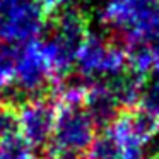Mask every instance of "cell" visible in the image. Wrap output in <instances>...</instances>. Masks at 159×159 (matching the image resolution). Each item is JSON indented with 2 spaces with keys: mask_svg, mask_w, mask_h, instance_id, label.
I'll use <instances>...</instances> for the list:
<instances>
[{
  "mask_svg": "<svg viewBox=\"0 0 159 159\" xmlns=\"http://www.w3.org/2000/svg\"><path fill=\"white\" fill-rule=\"evenodd\" d=\"M34 2L41 7L45 14H53V12H60L67 9L72 0H34Z\"/></svg>",
  "mask_w": 159,
  "mask_h": 159,
  "instance_id": "7c38bea8",
  "label": "cell"
},
{
  "mask_svg": "<svg viewBox=\"0 0 159 159\" xmlns=\"http://www.w3.org/2000/svg\"><path fill=\"white\" fill-rule=\"evenodd\" d=\"M151 50H152V57H154L152 70L156 74H159V17H157V26H156V34H154V39H152Z\"/></svg>",
  "mask_w": 159,
  "mask_h": 159,
  "instance_id": "4fadbf2b",
  "label": "cell"
},
{
  "mask_svg": "<svg viewBox=\"0 0 159 159\" xmlns=\"http://www.w3.org/2000/svg\"><path fill=\"white\" fill-rule=\"evenodd\" d=\"M139 110L144 111L147 116H151L159 125V79L144 86L140 103H139Z\"/></svg>",
  "mask_w": 159,
  "mask_h": 159,
  "instance_id": "8fae6325",
  "label": "cell"
},
{
  "mask_svg": "<svg viewBox=\"0 0 159 159\" xmlns=\"http://www.w3.org/2000/svg\"><path fill=\"white\" fill-rule=\"evenodd\" d=\"M84 108L93 118L96 128H108L120 113L116 101L111 94L110 84L106 80H94L87 84Z\"/></svg>",
  "mask_w": 159,
  "mask_h": 159,
  "instance_id": "ba28073f",
  "label": "cell"
},
{
  "mask_svg": "<svg viewBox=\"0 0 159 159\" xmlns=\"http://www.w3.org/2000/svg\"><path fill=\"white\" fill-rule=\"evenodd\" d=\"M0 159H34V149L17 132H12L0 137Z\"/></svg>",
  "mask_w": 159,
  "mask_h": 159,
  "instance_id": "9c48e42d",
  "label": "cell"
},
{
  "mask_svg": "<svg viewBox=\"0 0 159 159\" xmlns=\"http://www.w3.org/2000/svg\"><path fill=\"white\" fill-rule=\"evenodd\" d=\"M159 0H108L99 12V21L120 36L127 50L149 46L156 34Z\"/></svg>",
  "mask_w": 159,
  "mask_h": 159,
  "instance_id": "6da1fadb",
  "label": "cell"
},
{
  "mask_svg": "<svg viewBox=\"0 0 159 159\" xmlns=\"http://www.w3.org/2000/svg\"><path fill=\"white\" fill-rule=\"evenodd\" d=\"M58 84L41 39H33L17 46L16 75L12 86L19 96L24 98L22 101L43 98L45 91L52 93Z\"/></svg>",
  "mask_w": 159,
  "mask_h": 159,
  "instance_id": "7a4b0ae2",
  "label": "cell"
},
{
  "mask_svg": "<svg viewBox=\"0 0 159 159\" xmlns=\"http://www.w3.org/2000/svg\"><path fill=\"white\" fill-rule=\"evenodd\" d=\"M159 125L151 116L137 110L120 111L106 135L113 142L120 159H147V145Z\"/></svg>",
  "mask_w": 159,
  "mask_h": 159,
  "instance_id": "277c9868",
  "label": "cell"
},
{
  "mask_svg": "<svg viewBox=\"0 0 159 159\" xmlns=\"http://www.w3.org/2000/svg\"><path fill=\"white\" fill-rule=\"evenodd\" d=\"M96 125L86 111V108L60 106L57 104V118L50 145L84 159L96 140Z\"/></svg>",
  "mask_w": 159,
  "mask_h": 159,
  "instance_id": "5b68a950",
  "label": "cell"
},
{
  "mask_svg": "<svg viewBox=\"0 0 159 159\" xmlns=\"http://www.w3.org/2000/svg\"><path fill=\"white\" fill-rule=\"evenodd\" d=\"M17 134L33 149L45 147L52 139L57 118V103L52 96L21 101L14 110Z\"/></svg>",
  "mask_w": 159,
  "mask_h": 159,
  "instance_id": "52a82bcc",
  "label": "cell"
},
{
  "mask_svg": "<svg viewBox=\"0 0 159 159\" xmlns=\"http://www.w3.org/2000/svg\"><path fill=\"white\" fill-rule=\"evenodd\" d=\"M12 2H14V0H0V12L4 11V9L7 7V5H11Z\"/></svg>",
  "mask_w": 159,
  "mask_h": 159,
  "instance_id": "5bb4252c",
  "label": "cell"
},
{
  "mask_svg": "<svg viewBox=\"0 0 159 159\" xmlns=\"http://www.w3.org/2000/svg\"><path fill=\"white\" fill-rule=\"evenodd\" d=\"M16 60H17V46L0 41V89L11 87L14 84Z\"/></svg>",
  "mask_w": 159,
  "mask_h": 159,
  "instance_id": "30bf717a",
  "label": "cell"
},
{
  "mask_svg": "<svg viewBox=\"0 0 159 159\" xmlns=\"http://www.w3.org/2000/svg\"><path fill=\"white\" fill-rule=\"evenodd\" d=\"M74 67L87 80L118 77L128 70V57L121 45L96 34H87L77 48Z\"/></svg>",
  "mask_w": 159,
  "mask_h": 159,
  "instance_id": "3957f363",
  "label": "cell"
},
{
  "mask_svg": "<svg viewBox=\"0 0 159 159\" xmlns=\"http://www.w3.org/2000/svg\"><path fill=\"white\" fill-rule=\"evenodd\" d=\"M46 14L34 0H14L0 12V41L24 45L45 31Z\"/></svg>",
  "mask_w": 159,
  "mask_h": 159,
  "instance_id": "8992f818",
  "label": "cell"
}]
</instances>
